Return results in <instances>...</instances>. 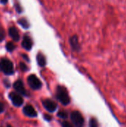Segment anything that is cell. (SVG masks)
I'll return each instance as SVG.
<instances>
[{"instance_id":"1","label":"cell","mask_w":126,"mask_h":127,"mask_svg":"<svg viewBox=\"0 0 126 127\" xmlns=\"http://www.w3.org/2000/svg\"><path fill=\"white\" fill-rule=\"evenodd\" d=\"M56 97L63 105H68L70 103V97L68 91L62 86H59L56 89Z\"/></svg>"},{"instance_id":"2","label":"cell","mask_w":126,"mask_h":127,"mask_svg":"<svg viewBox=\"0 0 126 127\" xmlns=\"http://www.w3.org/2000/svg\"><path fill=\"white\" fill-rule=\"evenodd\" d=\"M0 70L5 74L10 75L13 73V65L7 59H2L0 61Z\"/></svg>"},{"instance_id":"3","label":"cell","mask_w":126,"mask_h":127,"mask_svg":"<svg viewBox=\"0 0 126 127\" xmlns=\"http://www.w3.org/2000/svg\"><path fill=\"white\" fill-rule=\"evenodd\" d=\"M71 118L76 127H82L84 125V118L80 112L74 111L71 114Z\"/></svg>"},{"instance_id":"4","label":"cell","mask_w":126,"mask_h":127,"mask_svg":"<svg viewBox=\"0 0 126 127\" xmlns=\"http://www.w3.org/2000/svg\"><path fill=\"white\" fill-rule=\"evenodd\" d=\"M27 83L30 88H32L33 89H35V90L39 89L42 87L41 81L39 80V78L36 76H35L33 74L30 75L27 77Z\"/></svg>"},{"instance_id":"5","label":"cell","mask_w":126,"mask_h":127,"mask_svg":"<svg viewBox=\"0 0 126 127\" xmlns=\"http://www.w3.org/2000/svg\"><path fill=\"white\" fill-rule=\"evenodd\" d=\"M9 97H10V98L14 106H20L23 103V99H22V97L20 95H17V94H16L14 92L10 93V95H9Z\"/></svg>"},{"instance_id":"6","label":"cell","mask_w":126,"mask_h":127,"mask_svg":"<svg viewBox=\"0 0 126 127\" xmlns=\"http://www.w3.org/2000/svg\"><path fill=\"white\" fill-rule=\"evenodd\" d=\"M42 104H43L44 107H45L48 112H54V111L56 110V107H57L56 104L53 101H52V100H49V99L43 100H42Z\"/></svg>"},{"instance_id":"7","label":"cell","mask_w":126,"mask_h":127,"mask_svg":"<svg viewBox=\"0 0 126 127\" xmlns=\"http://www.w3.org/2000/svg\"><path fill=\"white\" fill-rule=\"evenodd\" d=\"M23 112L25 113V115L29 116V117H36L37 115V113L35 111L34 108L32 106H30V105H27V106L24 107Z\"/></svg>"},{"instance_id":"8","label":"cell","mask_w":126,"mask_h":127,"mask_svg":"<svg viewBox=\"0 0 126 127\" xmlns=\"http://www.w3.org/2000/svg\"><path fill=\"white\" fill-rule=\"evenodd\" d=\"M13 87H14L15 90L17 92H19V93H20V94H22L23 95H26V92H25V89L24 88V85H23V83H22V82L21 80L16 81L14 83V84H13Z\"/></svg>"},{"instance_id":"9","label":"cell","mask_w":126,"mask_h":127,"mask_svg":"<svg viewBox=\"0 0 126 127\" xmlns=\"http://www.w3.org/2000/svg\"><path fill=\"white\" fill-rule=\"evenodd\" d=\"M70 44L72 47V48L74 50V51H79L80 49V45H79V40H78V37L74 35L73 36H71L70 38Z\"/></svg>"},{"instance_id":"10","label":"cell","mask_w":126,"mask_h":127,"mask_svg":"<svg viewBox=\"0 0 126 127\" xmlns=\"http://www.w3.org/2000/svg\"><path fill=\"white\" fill-rule=\"evenodd\" d=\"M22 47H23L25 49L29 51V50L31 49L32 45H33L32 40L30 39V38L29 36H25L24 38H23V40H22Z\"/></svg>"},{"instance_id":"11","label":"cell","mask_w":126,"mask_h":127,"mask_svg":"<svg viewBox=\"0 0 126 127\" xmlns=\"http://www.w3.org/2000/svg\"><path fill=\"white\" fill-rule=\"evenodd\" d=\"M9 35L14 41H19V34L17 29L15 27H10L9 28Z\"/></svg>"},{"instance_id":"12","label":"cell","mask_w":126,"mask_h":127,"mask_svg":"<svg viewBox=\"0 0 126 127\" xmlns=\"http://www.w3.org/2000/svg\"><path fill=\"white\" fill-rule=\"evenodd\" d=\"M36 59H37L38 64H39L40 66L43 67V66L45 65V64H46V59H45V56H44L43 54H40V53L38 54V55H37V57H36Z\"/></svg>"},{"instance_id":"13","label":"cell","mask_w":126,"mask_h":127,"mask_svg":"<svg viewBox=\"0 0 126 127\" xmlns=\"http://www.w3.org/2000/svg\"><path fill=\"white\" fill-rule=\"evenodd\" d=\"M19 23L25 28H29V23L27 22V21L25 19H20L19 21Z\"/></svg>"},{"instance_id":"14","label":"cell","mask_w":126,"mask_h":127,"mask_svg":"<svg viewBox=\"0 0 126 127\" xmlns=\"http://www.w3.org/2000/svg\"><path fill=\"white\" fill-rule=\"evenodd\" d=\"M6 48H7V50L8 51H13L15 49V45H14L13 42H7V45H6Z\"/></svg>"},{"instance_id":"15","label":"cell","mask_w":126,"mask_h":127,"mask_svg":"<svg viewBox=\"0 0 126 127\" xmlns=\"http://www.w3.org/2000/svg\"><path fill=\"white\" fill-rule=\"evenodd\" d=\"M89 127H99L98 122L95 118H91L89 122Z\"/></svg>"},{"instance_id":"16","label":"cell","mask_w":126,"mask_h":127,"mask_svg":"<svg viewBox=\"0 0 126 127\" xmlns=\"http://www.w3.org/2000/svg\"><path fill=\"white\" fill-rule=\"evenodd\" d=\"M4 36H5L4 31L2 28H0V42L4 39Z\"/></svg>"},{"instance_id":"17","label":"cell","mask_w":126,"mask_h":127,"mask_svg":"<svg viewBox=\"0 0 126 127\" xmlns=\"http://www.w3.org/2000/svg\"><path fill=\"white\" fill-rule=\"evenodd\" d=\"M57 115H58V117H59L61 118H66L67 116H68L67 115V113L65 112H59Z\"/></svg>"},{"instance_id":"18","label":"cell","mask_w":126,"mask_h":127,"mask_svg":"<svg viewBox=\"0 0 126 127\" xmlns=\"http://www.w3.org/2000/svg\"><path fill=\"white\" fill-rule=\"evenodd\" d=\"M62 127H72V125H71L70 123H68V122H67V121H64V122L62 124Z\"/></svg>"},{"instance_id":"19","label":"cell","mask_w":126,"mask_h":127,"mask_svg":"<svg viewBox=\"0 0 126 127\" xmlns=\"http://www.w3.org/2000/svg\"><path fill=\"white\" fill-rule=\"evenodd\" d=\"M20 68H21V69H22V71H27V65H26L25 64L22 63H20Z\"/></svg>"},{"instance_id":"20","label":"cell","mask_w":126,"mask_h":127,"mask_svg":"<svg viewBox=\"0 0 126 127\" xmlns=\"http://www.w3.org/2000/svg\"><path fill=\"white\" fill-rule=\"evenodd\" d=\"M3 109H4V106L1 103H0V113L3 112Z\"/></svg>"},{"instance_id":"21","label":"cell","mask_w":126,"mask_h":127,"mask_svg":"<svg viewBox=\"0 0 126 127\" xmlns=\"http://www.w3.org/2000/svg\"><path fill=\"white\" fill-rule=\"evenodd\" d=\"M45 118L46 120H48V121H50V120L51 119V118H50V116H48V115H45Z\"/></svg>"},{"instance_id":"22","label":"cell","mask_w":126,"mask_h":127,"mask_svg":"<svg viewBox=\"0 0 126 127\" xmlns=\"http://www.w3.org/2000/svg\"><path fill=\"white\" fill-rule=\"evenodd\" d=\"M7 0H1V1H2L3 3H5V2H7Z\"/></svg>"}]
</instances>
